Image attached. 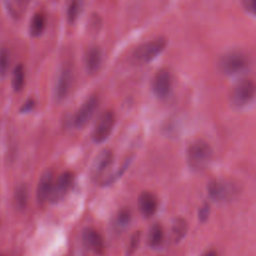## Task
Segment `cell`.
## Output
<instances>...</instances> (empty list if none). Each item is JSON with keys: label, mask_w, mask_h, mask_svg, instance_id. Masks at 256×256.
<instances>
[{"label": "cell", "mask_w": 256, "mask_h": 256, "mask_svg": "<svg viewBox=\"0 0 256 256\" xmlns=\"http://www.w3.org/2000/svg\"><path fill=\"white\" fill-rule=\"evenodd\" d=\"M213 150L204 140H196L191 143L187 150V162L191 169L201 171L211 162Z\"/></svg>", "instance_id": "6da1fadb"}, {"label": "cell", "mask_w": 256, "mask_h": 256, "mask_svg": "<svg viewBox=\"0 0 256 256\" xmlns=\"http://www.w3.org/2000/svg\"><path fill=\"white\" fill-rule=\"evenodd\" d=\"M166 47V40L157 38L142 43L133 51L132 59L139 64H146L156 58Z\"/></svg>", "instance_id": "7a4b0ae2"}, {"label": "cell", "mask_w": 256, "mask_h": 256, "mask_svg": "<svg viewBox=\"0 0 256 256\" xmlns=\"http://www.w3.org/2000/svg\"><path fill=\"white\" fill-rule=\"evenodd\" d=\"M255 96V84L251 79H242L231 90L230 102L236 108L249 104Z\"/></svg>", "instance_id": "3957f363"}, {"label": "cell", "mask_w": 256, "mask_h": 256, "mask_svg": "<svg viewBox=\"0 0 256 256\" xmlns=\"http://www.w3.org/2000/svg\"><path fill=\"white\" fill-rule=\"evenodd\" d=\"M249 65L248 57L240 51H232L223 55L219 68L225 75H235L244 71Z\"/></svg>", "instance_id": "277c9868"}, {"label": "cell", "mask_w": 256, "mask_h": 256, "mask_svg": "<svg viewBox=\"0 0 256 256\" xmlns=\"http://www.w3.org/2000/svg\"><path fill=\"white\" fill-rule=\"evenodd\" d=\"M115 125V115L112 111L103 112L93 127L91 137L95 143L104 142L111 134Z\"/></svg>", "instance_id": "5b68a950"}, {"label": "cell", "mask_w": 256, "mask_h": 256, "mask_svg": "<svg viewBox=\"0 0 256 256\" xmlns=\"http://www.w3.org/2000/svg\"><path fill=\"white\" fill-rule=\"evenodd\" d=\"M99 105L96 95L90 96L77 110L73 117V125L76 128H83L92 119Z\"/></svg>", "instance_id": "8992f818"}, {"label": "cell", "mask_w": 256, "mask_h": 256, "mask_svg": "<svg viewBox=\"0 0 256 256\" xmlns=\"http://www.w3.org/2000/svg\"><path fill=\"white\" fill-rule=\"evenodd\" d=\"M207 189L210 198L215 201L229 200L237 191L234 184L225 180L211 181L208 184Z\"/></svg>", "instance_id": "52a82bcc"}, {"label": "cell", "mask_w": 256, "mask_h": 256, "mask_svg": "<svg viewBox=\"0 0 256 256\" xmlns=\"http://www.w3.org/2000/svg\"><path fill=\"white\" fill-rule=\"evenodd\" d=\"M74 181V176L71 172L66 171L61 173L57 179L53 182L52 190L49 196V201L50 202H58L60 201L71 189Z\"/></svg>", "instance_id": "ba28073f"}, {"label": "cell", "mask_w": 256, "mask_h": 256, "mask_svg": "<svg viewBox=\"0 0 256 256\" xmlns=\"http://www.w3.org/2000/svg\"><path fill=\"white\" fill-rule=\"evenodd\" d=\"M172 89V76L167 69L159 70L152 81L153 93L159 99H166Z\"/></svg>", "instance_id": "9c48e42d"}, {"label": "cell", "mask_w": 256, "mask_h": 256, "mask_svg": "<svg viewBox=\"0 0 256 256\" xmlns=\"http://www.w3.org/2000/svg\"><path fill=\"white\" fill-rule=\"evenodd\" d=\"M113 152L110 149H103L95 157L91 167V176L95 179L101 177L113 162Z\"/></svg>", "instance_id": "30bf717a"}, {"label": "cell", "mask_w": 256, "mask_h": 256, "mask_svg": "<svg viewBox=\"0 0 256 256\" xmlns=\"http://www.w3.org/2000/svg\"><path fill=\"white\" fill-rule=\"evenodd\" d=\"M82 242L85 247L96 254L104 252V240L101 234L94 228H86L82 233Z\"/></svg>", "instance_id": "8fae6325"}, {"label": "cell", "mask_w": 256, "mask_h": 256, "mask_svg": "<svg viewBox=\"0 0 256 256\" xmlns=\"http://www.w3.org/2000/svg\"><path fill=\"white\" fill-rule=\"evenodd\" d=\"M138 209L145 217L152 216L158 207V198L156 195L149 191L142 192L138 197Z\"/></svg>", "instance_id": "7c38bea8"}, {"label": "cell", "mask_w": 256, "mask_h": 256, "mask_svg": "<svg viewBox=\"0 0 256 256\" xmlns=\"http://www.w3.org/2000/svg\"><path fill=\"white\" fill-rule=\"evenodd\" d=\"M53 182H54L53 172L49 169L45 170L40 176V179L37 185V191H36L37 200L40 203H43L49 199Z\"/></svg>", "instance_id": "4fadbf2b"}, {"label": "cell", "mask_w": 256, "mask_h": 256, "mask_svg": "<svg viewBox=\"0 0 256 256\" xmlns=\"http://www.w3.org/2000/svg\"><path fill=\"white\" fill-rule=\"evenodd\" d=\"M72 84V71L70 68H63L59 78L57 80V85L55 89V96L58 101L65 99L70 91Z\"/></svg>", "instance_id": "5bb4252c"}, {"label": "cell", "mask_w": 256, "mask_h": 256, "mask_svg": "<svg viewBox=\"0 0 256 256\" xmlns=\"http://www.w3.org/2000/svg\"><path fill=\"white\" fill-rule=\"evenodd\" d=\"M102 61V53L99 47H90L85 55V65L86 69L90 74L97 72L100 68Z\"/></svg>", "instance_id": "9a60e30c"}, {"label": "cell", "mask_w": 256, "mask_h": 256, "mask_svg": "<svg viewBox=\"0 0 256 256\" xmlns=\"http://www.w3.org/2000/svg\"><path fill=\"white\" fill-rule=\"evenodd\" d=\"M188 230V224L185 219L178 217L174 220L171 227V238L174 243H179L185 236Z\"/></svg>", "instance_id": "2e32d148"}, {"label": "cell", "mask_w": 256, "mask_h": 256, "mask_svg": "<svg viewBox=\"0 0 256 256\" xmlns=\"http://www.w3.org/2000/svg\"><path fill=\"white\" fill-rule=\"evenodd\" d=\"M45 26H46L45 15L43 13H36L30 21V25H29L30 35L33 37H38L43 33Z\"/></svg>", "instance_id": "e0dca14e"}, {"label": "cell", "mask_w": 256, "mask_h": 256, "mask_svg": "<svg viewBox=\"0 0 256 256\" xmlns=\"http://www.w3.org/2000/svg\"><path fill=\"white\" fill-rule=\"evenodd\" d=\"M164 239V231L159 223L154 224L148 233V244L149 246L156 248L159 247Z\"/></svg>", "instance_id": "ac0fdd59"}, {"label": "cell", "mask_w": 256, "mask_h": 256, "mask_svg": "<svg viewBox=\"0 0 256 256\" xmlns=\"http://www.w3.org/2000/svg\"><path fill=\"white\" fill-rule=\"evenodd\" d=\"M12 87L15 91H20L25 82V71L22 64H18L15 66L12 72Z\"/></svg>", "instance_id": "d6986e66"}, {"label": "cell", "mask_w": 256, "mask_h": 256, "mask_svg": "<svg viewBox=\"0 0 256 256\" xmlns=\"http://www.w3.org/2000/svg\"><path fill=\"white\" fill-rule=\"evenodd\" d=\"M83 0H70L67 8V18L70 23H74L83 8Z\"/></svg>", "instance_id": "ffe728a7"}, {"label": "cell", "mask_w": 256, "mask_h": 256, "mask_svg": "<svg viewBox=\"0 0 256 256\" xmlns=\"http://www.w3.org/2000/svg\"><path fill=\"white\" fill-rule=\"evenodd\" d=\"M27 200H28V194H27L26 187L19 186L15 191V196H14L15 205L17 206L18 209H24L27 205Z\"/></svg>", "instance_id": "44dd1931"}, {"label": "cell", "mask_w": 256, "mask_h": 256, "mask_svg": "<svg viewBox=\"0 0 256 256\" xmlns=\"http://www.w3.org/2000/svg\"><path fill=\"white\" fill-rule=\"evenodd\" d=\"M11 55L6 48L0 49V77H3L8 72L10 66Z\"/></svg>", "instance_id": "7402d4cb"}, {"label": "cell", "mask_w": 256, "mask_h": 256, "mask_svg": "<svg viewBox=\"0 0 256 256\" xmlns=\"http://www.w3.org/2000/svg\"><path fill=\"white\" fill-rule=\"evenodd\" d=\"M139 241H140V233L139 232H136L132 238H131V241L128 245V254H132L138 247V244H139Z\"/></svg>", "instance_id": "603a6c76"}, {"label": "cell", "mask_w": 256, "mask_h": 256, "mask_svg": "<svg viewBox=\"0 0 256 256\" xmlns=\"http://www.w3.org/2000/svg\"><path fill=\"white\" fill-rule=\"evenodd\" d=\"M242 4L248 13L255 15V0H242Z\"/></svg>", "instance_id": "cb8c5ba5"}, {"label": "cell", "mask_w": 256, "mask_h": 256, "mask_svg": "<svg viewBox=\"0 0 256 256\" xmlns=\"http://www.w3.org/2000/svg\"><path fill=\"white\" fill-rule=\"evenodd\" d=\"M130 220V213L129 211H126V210H123L119 213L118 215V223L120 225H126Z\"/></svg>", "instance_id": "d4e9b609"}, {"label": "cell", "mask_w": 256, "mask_h": 256, "mask_svg": "<svg viewBox=\"0 0 256 256\" xmlns=\"http://www.w3.org/2000/svg\"><path fill=\"white\" fill-rule=\"evenodd\" d=\"M209 205L208 204H204L200 210H199V220H201L202 222L206 221L208 219V216H209Z\"/></svg>", "instance_id": "484cf974"}, {"label": "cell", "mask_w": 256, "mask_h": 256, "mask_svg": "<svg viewBox=\"0 0 256 256\" xmlns=\"http://www.w3.org/2000/svg\"><path fill=\"white\" fill-rule=\"evenodd\" d=\"M34 105H35V103H34V101L32 100V99H29V100H27L22 106H21V108H20V111L21 112H28V111H31L33 108H34Z\"/></svg>", "instance_id": "4316f807"}, {"label": "cell", "mask_w": 256, "mask_h": 256, "mask_svg": "<svg viewBox=\"0 0 256 256\" xmlns=\"http://www.w3.org/2000/svg\"><path fill=\"white\" fill-rule=\"evenodd\" d=\"M201 256H217V254H216V252L213 251V250H208V251H206L205 253H203Z\"/></svg>", "instance_id": "83f0119b"}, {"label": "cell", "mask_w": 256, "mask_h": 256, "mask_svg": "<svg viewBox=\"0 0 256 256\" xmlns=\"http://www.w3.org/2000/svg\"><path fill=\"white\" fill-rule=\"evenodd\" d=\"M18 3H20V4H23V3H25V1L26 0H16Z\"/></svg>", "instance_id": "f1b7e54d"}]
</instances>
